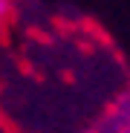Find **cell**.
Returning <instances> with one entry per match:
<instances>
[{
  "instance_id": "cell-1",
  "label": "cell",
  "mask_w": 130,
  "mask_h": 133,
  "mask_svg": "<svg viewBox=\"0 0 130 133\" xmlns=\"http://www.w3.org/2000/svg\"><path fill=\"white\" fill-rule=\"evenodd\" d=\"M6 12H9V3H6V0H0V17H3Z\"/></svg>"
},
{
  "instance_id": "cell-2",
  "label": "cell",
  "mask_w": 130,
  "mask_h": 133,
  "mask_svg": "<svg viewBox=\"0 0 130 133\" xmlns=\"http://www.w3.org/2000/svg\"><path fill=\"white\" fill-rule=\"evenodd\" d=\"M124 133H130V127H127V130H124Z\"/></svg>"
}]
</instances>
